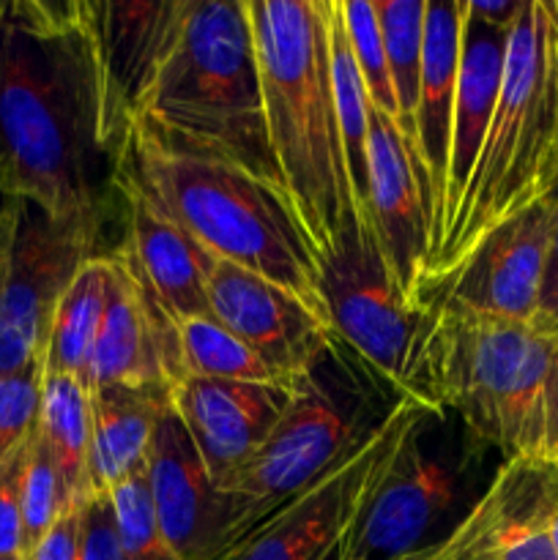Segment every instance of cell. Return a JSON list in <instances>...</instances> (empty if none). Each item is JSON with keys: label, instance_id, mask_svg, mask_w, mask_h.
<instances>
[{"label": "cell", "instance_id": "277c9868", "mask_svg": "<svg viewBox=\"0 0 558 560\" xmlns=\"http://www.w3.org/2000/svg\"><path fill=\"white\" fill-rule=\"evenodd\" d=\"M419 394L463 421L501 463L558 465V337L449 304L427 306Z\"/></svg>", "mask_w": 558, "mask_h": 560}, {"label": "cell", "instance_id": "4fadbf2b", "mask_svg": "<svg viewBox=\"0 0 558 560\" xmlns=\"http://www.w3.org/2000/svg\"><path fill=\"white\" fill-rule=\"evenodd\" d=\"M556 514L558 465L507 459L430 560H558L550 534Z\"/></svg>", "mask_w": 558, "mask_h": 560}, {"label": "cell", "instance_id": "5bb4252c", "mask_svg": "<svg viewBox=\"0 0 558 560\" xmlns=\"http://www.w3.org/2000/svg\"><path fill=\"white\" fill-rule=\"evenodd\" d=\"M109 189L118 195L126 219V238L118 252L164 312L175 323L208 315V277L217 257L164 211L120 151L109 167Z\"/></svg>", "mask_w": 558, "mask_h": 560}, {"label": "cell", "instance_id": "d4e9b609", "mask_svg": "<svg viewBox=\"0 0 558 560\" xmlns=\"http://www.w3.org/2000/svg\"><path fill=\"white\" fill-rule=\"evenodd\" d=\"M36 435L63 474L71 495L88 501L93 448V392L88 383L71 375H44Z\"/></svg>", "mask_w": 558, "mask_h": 560}, {"label": "cell", "instance_id": "ba28073f", "mask_svg": "<svg viewBox=\"0 0 558 560\" xmlns=\"http://www.w3.org/2000/svg\"><path fill=\"white\" fill-rule=\"evenodd\" d=\"M490 454L463 421L421 405L339 560H430L490 485Z\"/></svg>", "mask_w": 558, "mask_h": 560}, {"label": "cell", "instance_id": "44dd1931", "mask_svg": "<svg viewBox=\"0 0 558 560\" xmlns=\"http://www.w3.org/2000/svg\"><path fill=\"white\" fill-rule=\"evenodd\" d=\"M465 0H427L425 58H421L419 104H416L414 151L430 202L432 246L438 241L446 195L449 135L457 96L460 55H463ZM432 257V252H430Z\"/></svg>", "mask_w": 558, "mask_h": 560}, {"label": "cell", "instance_id": "4dcf8cb0", "mask_svg": "<svg viewBox=\"0 0 558 560\" xmlns=\"http://www.w3.org/2000/svg\"><path fill=\"white\" fill-rule=\"evenodd\" d=\"M44 366L33 364L16 375L0 377V468L36 432Z\"/></svg>", "mask_w": 558, "mask_h": 560}, {"label": "cell", "instance_id": "7a4b0ae2", "mask_svg": "<svg viewBox=\"0 0 558 560\" xmlns=\"http://www.w3.org/2000/svg\"><path fill=\"white\" fill-rule=\"evenodd\" d=\"M279 186L317 262L361 235L328 55V0H246Z\"/></svg>", "mask_w": 558, "mask_h": 560}, {"label": "cell", "instance_id": "f1b7e54d", "mask_svg": "<svg viewBox=\"0 0 558 560\" xmlns=\"http://www.w3.org/2000/svg\"><path fill=\"white\" fill-rule=\"evenodd\" d=\"M337 5L370 104L397 124V104H394L392 80H388L386 49H383L381 25H377L375 0H348V3L337 0Z\"/></svg>", "mask_w": 558, "mask_h": 560}, {"label": "cell", "instance_id": "5b68a950", "mask_svg": "<svg viewBox=\"0 0 558 560\" xmlns=\"http://www.w3.org/2000/svg\"><path fill=\"white\" fill-rule=\"evenodd\" d=\"M120 153L202 249L271 279L328 320L321 262L282 186L217 153L181 145L142 120L129 124Z\"/></svg>", "mask_w": 558, "mask_h": 560}, {"label": "cell", "instance_id": "f35d334b", "mask_svg": "<svg viewBox=\"0 0 558 560\" xmlns=\"http://www.w3.org/2000/svg\"><path fill=\"white\" fill-rule=\"evenodd\" d=\"M547 200L558 202V180H556V186H553V191H550V197H547Z\"/></svg>", "mask_w": 558, "mask_h": 560}, {"label": "cell", "instance_id": "83f0119b", "mask_svg": "<svg viewBox=\"0 0 558 560\" xmlns=\"http://www.w3.org/2000/svg\"><path fill=\"white\" fill-rule=\"evenodd\" d=\"M66 485L63 474L55 459L49 457L47 446L33 432L27 443L25 474H22V525H25V550L31 552L66 514L80 506Z\"/></svg>", "mask_w": 558, "mask_h": 560}, {"label": "cell", "instance_id": "836d02e7", "mask_svg": "<svg viewBox=\"0 0 558 560\" xmlns=\"http://www.w3.org/2000/svg\"><path fill=\"white\" fill-rule=\"evenodd\" d=\"M550 206H553V228H550V241H547L545 271H542L539 306H536L534 328L542 334H550V337H558V202H550Z\"/></svg>", "mask_w": 558, "mask_h": 560}, {"label": "cell", "instance_id": "4316f807", "mask_svg": "<svg viewBox=\"0 0 558 560\" xmlns=\"http://www.w3.org/2000/svg\"><path fill=\"white\" fill-rule=\"evenodd\" d=\"M178 348L184 377L233 383H277L255 353L211 315L178 323ZM282 386V383H279ZM290 388V386H288Z\"/></svg>", "mask_w": 558, "mask_h": 560}, {"label": "cell", "instance_id": "8992f818", "mask_svg": "<svg viewBox=\"0 0 558 560\" xmlns=\"http://www.w3.org/2000/svg\"><path fill=\"white\" fill-rule=\"evenodd\" d=\"M135 120L279 186L246 0H186L178 38Z\"/></svg>", "mask_w": 558, "mask_h": 560}, {"label": "cell", "instance_id": "74e56055", "mask_svg": "<svg viewBox=\"0 0 558 560\" xmlns=\"http://www.w3.org/2000/svg\"><path fill=\"white\" fill-rule=\"evenodd\" d=\"M550 534H553V545H556V552H558V514H556V517H553Z\"/></svg>", "mask_w": 558, "mask_h": 560}, {"label": "cell", "instance_id": "52a82bcc", "mask_svg": "<svg viewBox=\"0 0 558 560\" xmlns=\"http://www.w3.org/2000/svg\"><path fill=\"white\" fill-rule=\"evenodd\" d=\"M397 402L337 339L293 388L266 443L224 487V556L359 452Z\"/></svg>", "mask_w": 558, "mask_h": 560}, {"label": "cell", "instance_id": "30bf717a", "mask_svg": "<svg viewBox=\"0 0 558 560\" xmlns=\"http://www.w3.org/2000/svg\"><path fill=\"white\" fill-rule=\"evenodd\" d=\"M102 219H53L16 200L0 273V377L42 364L55 310L77 271L96 255Z\"/></svg>", "mask_w": 558, "mask_h": 560}, {"label": "cell", "instance_id": "9c48e42d", "mask_svg": "<svg viewBox=\"0 0 558 560\" xmlns=\"http://www.w3.org/2000/svg\"><path fill=\"white\" fill-rule=\"evenodd\" d=\"M321 284L334 337L394 397L421 402L419 355L427 310H416L399 293L375 235H361L323 260Z\"/></svg>", "mask_w": 558, "mask_h": 560}, {"label": "cell", "instance_id": "2e32d148", "mask_svg": "<svg viewBox=\"0 0 558 560\" xmlns=\"http://www.w3.org/2000/svg\"><path fill=\"white\" fill-rule=\"evenodd\" d=\"M550 228L553 206L545 200L492 230L463 268L438 290L432 304L534 326Z\"/></svg>", "mask_w": 558, "mask_h": 560}, {"label": "cell", "instance_id": "d6a6232c", "mask_svg": "<svg viewBox=\"0 0 558 560\" xmlns=\"http://www.w3.org/2000/svg\"><path fill=\"white\" fill-rule=\"evenodd\" d=\"M80 560H124L115 534L113 503L107 495H91L82 501Z\"/></svg>", "mask_w": 558, "mask_h": 560}, {"label": "cell", "instance_id": "603a6c76", "mask_svg": "<svg viewBox=\"0 0 558 560\" xmlns=\"http://www.w3.org/2000/svg\"><path fill=\"white\" fill-rule=\"evenodd\" d=\"M170 394L156 388H93V448L88 498L107 495L129 476L146 470L159 416Z\"/></svg>", "mask_w": 558, "mask_h": 560}, {"label": "cell", "instance_id": "6da1fadb", "mask_svg": "<svg viewBox=\"0 0 558 560\" xmlns=\"http://www.w3.org/2000/svg\"><path fill=\"white\" fill-rule=\"evenodd\" d=\"M120 145L93 3H3L0 195L53 219L102 217L98 178Z\"/></svg>", "mask_w": 558, "mask_h": 560}, {"label": "cell", "instance_id": "1f68e13d", "mask_svg": "<svg viewBox=\"0 0 558 560\" xmlns=\"http://www.w3.org/2000/svg\"><path fill=\"white\" fill-rule=\"evenodd\" d=\"M27 443L0 468V558H27L25 525H22V474H25Z\"/></svg>", "mask_w": 558, "mask_h": 560}, {"label": "cell", "instance_id": "3957f363", "mask_svg": "<svg viewBox=\"0 0 558 560\" xmlns=\"http://www.w3.org/2000/svg\"><path fill=\"white\" fill-rule=\"evenodd\" d=\"M558 180V0H528L507 36L501 88L468 186L421 282V310L476 246Z\"/></svg>", "mask_w": 558, "mask_h": 560}, {"label": "cell", "instance_id": "ac0fdd59", "mask_svg": "<svg viewBox=\"0 0 558 560\" xmlns=\"http://www.w3.org/2000/svg\"><path fill=\"white\" fill-rule=\"evenodd\" d=\"M293 399L279 383H233L184 377L170 392V408L189 432L213 485L224 492L255 457Z\"/></svg>", "mask_w": 558, "mask_h": 560}, {"label": "cell", "instance_id": "60d3db41", "mask_svg": "<svg viewBox=\"0 0 558 560\" xmlns=\"http://www.w3.org/2000/svg\"><path fill=\"white\" fill-rule=\"evenodd\" d=\"M0 14H3V3H0Z\"/></svg>", "mask_w": 558, "mask_h": 560}, {"label": "cell", "instance_id": "d590c367", "mask_svg": "<svg viewBox=\"0 0 558 560\" xmlns=\"http://www.w3.org/2000/svg\"><path fill=\"white\" fill-rule=\"evenodd\" d=\"M528 0H492V3H481V0H468V11L481 20L485 25L496 27V31L509 33L514 22L523 14Z\"/></svg>", "mask_w": 558, "mask_h": 560}, {"label": "cell", "instance_id": "d6986e66", "mask_svg": "<svg viewBox=\"0 0 558 560\" xmlns=\"http://www.w3.org/2000/svg\"><path fill=\"white\" fill-rule=\"evenodd\" d=\"M153 514L178 560H219L224 556L228 506L197 454L189 432L170 408L159 416L146 463Z\"/></svg>", "mask_w": 558, "mask_h": 560}, {"label": "cell", "instance_id": "e575fe53", "mask_svg": "<svg viewBox=\"0 0 558 560\" xmlns=\"http://www.w3.org/2000/svg\"><path fill=\"white\" fill-rule=\"evenodd\" d=\"M82 503L71 509L31 552L25 560H80Z\"/></svg>", "mask_w": 558, "mask_h": 560}, {"label": "cell", "instance_id": "9a60e30c", "mask_svg": "<svg viewBox=\"0 0 558 560\" xmlns=\"http://www.w3.org/2000/svg\"><path fill=\"white\" fill-rule=\"evenodd\" d=\"M370 228L388 273L408 304L421 310V282L432 252L430 202L419 159L388 115L370 109Z\"/></svg>", "mask_w": 558, "mask_h": 560}, {"label": "cell", "instance_id": "484cf974", "mask_svg": "<svg viewBox=\"0 0 558 560\" xmlns=\"http://www.w3.org/2000/svg\"><path fill=\"white\" fill-rule=\"evenodd\" d=\"M375 14L377 25H381L383 49H386L394 104H397V129L414 148L421 58H425L427 0H375Z\"/></svg>", "mask_w": 558, "mask_h": 560}, {"label": "cell", "instance_id": "f546056e", "mask_svg": "<svg viewBox=\"0 0 558 560\" xmlns=\"http://www.w3.org/2000/svg\"><path fill=\"white\" fill-rule=\"evenodd\" d=\"M107 498L113 503L115 534L124 560H178L153 514L146 470L120 481L107 492Z\"/></svg>", "mask_w": 558, "mask_h": 560}, {"label": "cell", "instance_id": "cb8c5ba5", "mask_svg": "<svg viewBox=\"0 0 558 560\" xmlns=\"http://www.w3.org/2000/svg\"><path fill=\"white\" fill-rule=\"evenodd\" d=\"M113 252L88 257L53 315L42 355L44 375H71L88 383V366H91L93 348H96L109 301H113Z\"/></svg>", "mask_w": 558, "mask_h": 560}, {"label": "cell", "instance_id": "8d00e7d4", "mask_svg": "<svg viewBox=\"0 0 558 560\" xmlns=\"http://www.w3.org/2000/svg\"><path fill=\"white\" fill-rule=\"evenodd\" d=\"M14 213H16V200L0 195V273H3L5 249H9L11 228H14Z\"/></svg>", "mask_w": 558, "mask_h": 560}, {"label": "cell", "instance_id": "7402d4cb", "mask_svg": "<svg viewBox=\"0 0 558 560\" xmlns=\"http://www.w3.org/2000/svg\"><path fill=\"white\" fill-rule=\"evenodd\" d=\"M507 36L509 33H501L476 20L468 11V0H465L463 55H460L457 96H454L452 135H449L446 195H443V219L438 241H441L443 230H446L449 219H452L454 208H457L460 197L468 186L476 159H479L492 107H496L498 88H501ZM435 246H432V252H435Z\"/></svg>", "mask_w": 558, "mask_h": 560}, {"label": "cell", "instance_id": "e0dca14e", "mask_svg": "<svg viewBox=\"0 0 558 560\" xmlns=\"http://www.w3.org/2000/svg\"><path fill=\"white\" fill-rule=\"evenodd\" d=\"M113 260L115 290L88 366V386L91 392L129 386L170 394L184 381L178 323L164 312L118 249H113Z\"/></svg>", "mask_w": 558, "mask_h": 560}, {"label": "cell", "instance_id": "ab89813d", "mask_svg": "<svg viewBox=\"0 0 558 560\" xmlns=\"http://www.w3.org/2000/svg\"><path fill=\"white\" fill-rule=\"evenodd\" d=\"M0 560H25V558H0Z\"/></svg>", "mask_w": 558, "mask_h": 560}, {"label": "cell", "instance_id": "8fae6325", "mask_svg": "<svg viewBox=\"0 0 558 560\" xmlns=\"http://www.w3.org/2000/svg\"><path fill=\"white\" fill-rule=\"evenodd\" d=\"M419 408L421 402L416 399H399L359 452L274 514L222 560H339L356 514L392 465Z\"/></svg>", "mask_w": 558, "mask_h": 560}, {"label": "cell", "instance_id": "7c38bea8", "mask_svg": "<svg viewBox=\"0 0 558 560\" xmlns=\"http://www.w3.org/2000/svg\"><path fill=\"white\" fill-rule=\"evenodd\" d=\"M208 315L241 339L271 377L295 388L337 342L326 317L233 262L217 260L208 277Z\"/></svg>", "mask_w": 558, "mask_h": 560}, {"label": "cell", "instance_id": "ffe728a7", "mask_svg": "<svg viewBox=\"0 0 558 560\" xmlns=\"http://www.w3.org/2000/svg\"><path fill=\"white\" fill-rule=\"evenodd\" d=\"M184 11L186 0L93 3L109 102L124 137L178 38Z\"/></svg>", "mask_w": 558, "mask_h": 560}]
</instances>
